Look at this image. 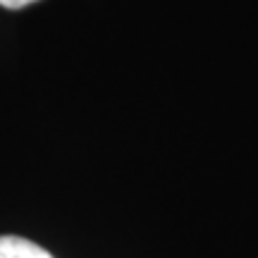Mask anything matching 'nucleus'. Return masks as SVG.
I'll list each match as a JSON object with an SVG mask.
<instances>
[{
    "label": "nucleus",
    "mask_w": 258,
    "mask_h": 258,
    "mask_svg": "<svg viewBox=\"0 0 258 258\" xmlns=\"http://www.w3.org/2000/svg\"><path fill=\"white\" fill-rule=\"evenodd\" d=\"M0 258H53L46 249L22 237H0Z\"/></svg>",
    "instance_id": "f257e3e1"
},
{
    "label": "nucleus",
    "mask_w": 258,
    "mask_h": 258,
    "mask_svg": "<svg viewBox=\"0 0 258 258\" xmlns=\"http://www.w3.org/2000/svg\"><path fill=\"white\" fill-rule=\"evenodd\" d=\"M31 3H38V0H0V5L8 10H22L27 5H31Z\"/></svg>",
    "instance_id": "f03ea898"
}]
</instances>
